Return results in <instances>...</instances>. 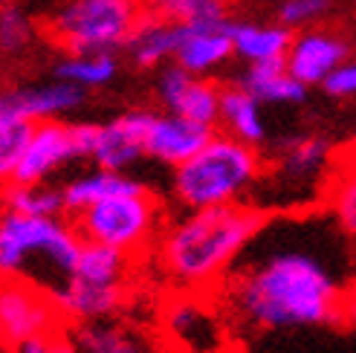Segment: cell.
Returning <instances> with one entry per match:
<instances>
[{"label": "cell", "instance_id": "obj_1", "mask_svg": "<svg viewBox=\"0 0 356 353\" xmlns=\"http://www.w3.org/2000/svg\"><path fill=\"white\" fill-rule=\"evenodd\" d=\"M229 304L255 330L318 327L339 315L342 290L316 255L284 249L238 272Z\"/></svg>", "mask_w": 356, "mask_h": 353}, {"label": "cell", "instance_id": "obj_2", "mask_svg": "<svg viewBox=\"0 0 356 353\" xmlns=\"http://www.w3.org/2000/svg\"><path fill=\"white\" fill-rule=\"evenodd\" d=\"M266 217L246 206L194 208L174 220L156 243V261L177 287L200 293L215 287L238 261Z\"/></svg>", "mask_w": 356, "mask_h": 353}, {"label": "cell", "instance_id": "obj_3", "mask_svg": "<svg viewBox=\"0 0 356 353\" xmlns=\"http://www.w3.org/2000/svg\"><path fill=\"white\" fill-rule=\"evenodd\" d=\"M261 176V156L255 145H246L229 133H211L209 142L174 168V200L183 208L232 206Z\"/></svg>", "mask_w": 356, "mask_h": 353}, {"label": "cell", "instance_id": "obj_4", "mask_svg": "<svg viewBox=\"0 0 356 353\" xmlns=\"http://www.w3.org/2000/svg\"><path fill=\"white\" fill-rule=\"evenodd\" d=\"M81 243L79 229L61 223L58 217L21 215L6 208V215L0 217V272L35 281V261H44L47 290L56 293L73 272Z\"/></svg>", "mask_w": 356, "mask_h": 353}, {"label": "cell", "instance_id": "obj_5", "mask_svg": "<svg viewBox=\"0 0 356 353\" xmlns=\"http://www.w3.org/2000/svg\"><path fill=\"white\" fill-rule=\"evenodd\" d=\"M136 0H67L47 21V35L67 52H113L139 21Z\"/></svg>", "mask_w": 356, "mask_h": 353}, {"label": "cell", "instance_id": "obj_6", "mask_svg": "<svg viewBox=\"0 0 356 353\" xmlns=\"http://www.w3.org/2000/svg\"><path fill=\"white\" fill-rule=\"evenodd\" d=\"M81 240H93L128 255L145 252L159 226V203L148 188L113 194L76 215Z\"/></svg>", "mask_w": 356, "mask_h": 353}, {"label": "cell", "instance_id": "obj_7", "mask_svg": "<svg viewBox=\"0 0 356 353\" xmlns=\"http://www.w3.org/2000/svg\"><path fill=\"white\" fill-rule=\"evenodd\" d=\"M67 315L52 290L24 275L0 272V345L17 347L35 336L61 330Z\"/></svg>", "mask_w": 356, "mask_h": 353}, {"label": "cell", "instance_id": "obj_8", "mask_svg": "<svg viewBox=\"0 0 356 353\" xmlns=\"http://www.w3.org/2000/svg\"><path fill=\"white\" fill-rule=\"evenodd\" d=\"M79 156H84V151L76 125H67L58 119L35 122L12 183H44L49 174H56L61 165L79 160Z\"/></svg>", "mask_w": 356, "mask_h": 353}, {"label": "cell", "instance_id": "obj_9", "mask_svg": "<svg viewBox=\"0 0 356 353\" xmlns=\"http://www.w3.org/2000/svg\"><path fill=\"white\" fill-rule=\"evenodd\" d=\"M348 56H350V44L342 32L325 26H305L293 35L284 64L301 84L310 87V84H322Z\"/></svg>", "mask_w": 356, "mask_h": 353}, {"label": "cell", "instance_id": "obj_10", "mask_svg": "<svg viewBox=\"0 0 356 353\" xmlns=\"http://www.w3.org/2000/svg\"><path fill=\"white\" fill-rule=\"evenodd\" d=\"M156 96L168 113H180L186 119L203 122V125H218L220 116V87L206 76H194L180 64L163 69L156 81Z\"/></svg>", "mask_w": 356, "mask_h": 353}, {"label": "cell", "instance_id": "obj_11", "mask_svg": "<svg viewBox=\"0 0 356 353\" xmlns=\"http://www.w3.org/2000/svg\"><path fill=\"white\" fill-rule=\"evenodd\" d=\"M165 336L186 353H218L223 347V333L218 315L194 293L180 295L163 313Z\"/></svg>", "mask_w": 356, "mask_h": 353}, {"label": "cell", "instance_id": "obj_12", "mask_svg": "<svg viewBox=\"0 0 356 353\" xmlns=\"http://www.w3.org/2000/svg\"><path fill=\"white\" fill-rule=\"evenodd\" d=\"M151 119V110H128L113 122L96 125L90 160L108 171H124L134 165L139 156H145V133Z\"/></svg>", "mask_w": 356, "mask_h": 353}, {"label": "cell", "instance_id": "obj_13", "mask_svg": "<svg viewBox=\"0 0 356 353\" xmlns=\"http://www.w3.org/2000/svg\"><path fill=\"white\" fill-rule=\"evenodd\" d=\"M211 133H215L211 125L186 119L180 113H168V110L154 113L148 133H145V154L156 163L177 168L186 160H191L211 139Z\"/></svg>", "mask_w": 356, "mask_h": 353}, {"label": "cell", "instance_id": "obj_14", "mask_svg": "<svg viewBox=\"0 0 356 353\" xmlns=\"http://www.w3.org/2000/svg\"><path fill=\"white\" fill-rule=\"evenodd\" d=\"M81 101H84L81 87L70 84L64 79H56L49 84L3 90V93H0V116L44 122V119H58L61 113L76 110Z\"/></svg>", "mask_w": 356, "mask_h": 353}, {"label": "cell", "instance_id": "obj_15", "mask_svg": "<svg viewBox=\"0 0 356 353\" xmlns=\"http://www.w3.org/2000/svg\"><path fill=\"white\" fill-rule=\"evenodd\" d=\"M183 35H186L183 24H174L168 17L154 15L145 9L139 15V21L131 32L128 44H124V49L131 52L136 67H159L165 61H174Z\"/></svg>", "mask_w": 356, "mask_h": 353}, {"label": "cell", "instance_id": "obj_16", "mask_svg": "<svg viewBox=\"0 0 356 353\" xmlns=\"http://www.w3.org/2000/svg\"><path fill=\"white\" fill-rule=\"evenodd\" d=\"M235 56L229 24L223 26H186V35L180 41V49L174 56V64L194 76H209L220 69L229 58Z\"/></svg>", "mask_w": 356, "mask_h": 353}, {"label": "cell", "instance_id": "obj_17", "mask_svg": "<svg viewBox=\"0 0 356 353\" xmlns=\"http://www.w3.org/2000/svg\"><path fill=\"white\" fill-rule=\"evenodd\" d=\"M56 298L64 310L67 319L73 322H99L116 313L124 302V284L122 287H104V284H90L67 275V281L56 290Z\"/></svg>", "mask_w": 356, "mask_h": 353}, {"label": "cell", "instance_id": "obj_18", "mask_svg": "<svg viewBox=\"0 0 356 353\" xmlns=\"http://www.w3.org/2000/svg\"><path fill=\"white\" fill-rule=\"evenodd\" d=\"M235 56L246 64L261 61H281L287 56V47L293 41V29L284 24H252V21H229Z\"/></svg>", "mask_w": 356, "mask_h": 353}, {"label": "cell", "instance_id": "obj_19", "mask_svg": "<svg viewBox=\"0 0 356 353\" xmlns=\"http://www.w3.org/2000/svg\"><path fill=\"white\" fill-rule=\"evenodd\" d=\"M238 84L246 87L261 104H298L307 96V84H301L290 73L284 58L281 61L249 64Z\"/></svg>", "mask_w": 356, "mask_h": 353}, {"label": "cell", "instance_id": "obj_20", "mask_svg": "<svg viewBox=\"0 0 356 353\" xmlns=\"http://www.w3.org/2000/svg\"><path fill=\"white\" fill-rule=\"evenodd\" d=\"M218 122L229 136L241 139L246 145H261L266 136L264 125V113H261V101L241 84L232 87H220V116Z\"/></svg>", "mask_w": 356, "mask_h": 353}, {"label": "cell", "instance_id": "obj_21", "mask_svg": "<svg viewBox=\"0 0 356 353\" xmlns=\"http://www.w3.org/2000/svg\"><path fill=\"white\" fill-rule=\"evenodd\" d=\"M131 263H134V255H128V252L113 249V246H104V243L84 240L79 261H76V267L70 275L81 278V281H90V284L122 287L124 281H128Z\"/></svg>", "mask_w": 356, "mask_h": 353}, {"label": "cell", "instance_id": "obj_22", "mask_svg": "<svg viewBox=\"0 0 356 353\" xmlns=\"http://www.w3.org/2000/svg\"><path fill=\"white\" fill-rule=\"evenodd\" d=\"M139 188H145V186L131 180V176H124L122 171L99 168V171L76 176L73 183H67V188H64V211L79 215V211L90 208L99 200H108V197H113V194H124V191H139Z\"/></svg>", "mask_w": 356, "mask_h": 353}, {"label": "cell", "instance_id": "obj_23", "mask_svg": "<svg viewBox=\"0 0 356 353\" xmlns=\"http://www.w3.org/2000/svg\"><path fill=\"white\" fill-rule=\"evenodd\" d=\"M76 353H148V345L134 330L111 322H81L73 336Z\"/></svg>", "mask_w": 356, "mask_h": 353}, {"label": "cell", "instance_id": "obj_24", "mask_svg": "<svg viewBox=\"0 0 356 353\" xmlns=\"http://www.w3.org/2000/svg\"><path fill=\"white\" fill-rule=\"evenodd\" d=\"M116 58L113 52H67V58L56 64V79H64L81 90L111 84L116 76Z\"/></svg>", "mask_w": 356, "mask_h": 353}, {"label": "cell", "instance_id": "obj_25", "mask_svg": "<svg viewBox=\"0 0 356 353\" xmlns=\"http://www.w3.org/2000/svg\"><path fill=\"white\" fill-rule=\"evenodd\" d=\"M333 148L322 136H293L281 148V171L293 180H307V176L325 171L330 165Z\"/></svg>", "mask_w": 356, "mask_h": 353}, {"label": "cell", "instance_id": "obj_26", "mask_svg": "<svg viewBox=\"0 0 356 353\" xmlns=\"http://www.w3.org/2000/svg\"><path fill=\"white\" fill-rule=\"evenodd\" d=\"M148 12L163 15L183 26H223L229 24L226 0H145Z\"/></svg>", "mask_w": 356, "mask_h": 353}, {"label": "cell", "instance_id": "obj_27", "mask_svg": "<svg viewBox=\"0 0 356 353\" xmlns=\"http://www.w3.org/2000/svg\"><path fill=\"white\" fill-rule=\"evenodd\" d=\"M327 208L345 235L356 238V160L342 156L327 183Z\"/></svg>", "mask_w": 356, "mask_h": 353}, {"label": "cell", "instance_id": "obj_28", "mask_svg": "<svg viewBox=\"0 0 356 353\" xmlns=\"http://www.w3.org/2000/svg\"><path fill=\"white\" fill-rule=\"evenodd\" d=\"M3 200L9 211H21V215L58 217L64 211V191L44 183H6Z\"/></svg>", "mask_w": 356, "mask_h": 353}, {"label": "cell", "instance_id": "obj_29", "mask_svg": "<svg viewBox=\"0 0 356 353\" xmlns=\"http://www.w3.org/2000/svg\"><path fill=\"white\" fill-rule=\"evenodd\" d=\"M35 122L0 116V183H12Z\"/></svg>", "mask_w": 356, "mask_h": 353}, {"label": "cell", "instance_id": "obj_30", "mask_svg": "<svg viewBox=\"0 0 356 353\" xmlns=\"http://www.w3.org/2000/svg\"><path fill=\"white\" fill-rule=\"evenodd\" d=\"M29 41H32L29 17L17 6H3V9H0V52L15 56V52L26 49Z\"/></svg>", "mask_w": 356, "mask_h": 353}, {"label": "cell", "instance_id": "obj_31", "mask_svg": "<svg viewBox=\"0 0 356 353\" xmlns=\"http://www.w3.org/2000/svg\"><path fill=\"white\" fill-rule=\"evenodd\" d=\"M330 12V0H284L278 9V24L287 29H305L313 26L318 17H325Z\"/></svg>", "mask_w": 356, "mask_h": 353}, {"label": "cell", "instance_id": "obj_32", "mask_svg": "<svg viewBox=\"0 0 356 353\" xmlns=\"http://www.w3.org/2000/svg\"><path fill=\"white\" fill-rule=\"evenodd\" d=\"M325 93L333 99H356V61L345 58L333 73L322 81Z\"/></svg>", "mask_w": 356, "mask_h": 353}, {"label": "cell", "instance_id": "obj_33", "mask_svg": "<svg viewBox=\"0 0 356 353\" xmlns=\"http://www.w3.org/2000/svg\"><path fill=\"white\" fill-rule=\"evenodd\" d=\"M15 353H76V345L61 330H52V333H44V336H35L24 345H17Z\"/></svg>", "mask_w": 356, "mask_h": 353}, {"label": "cell", "instance_id": "obj_34", "mask_svg": "<svg viewBox=\"0 0 356 353\" xmlns=\"http://www.w3.org/2000/svg\"><path fill=\"white\" fill-rule=\"evenodd\" d=\"M348 156H353V160H356V133H353V139H350V148H348Z\"/></svg>", "mask_w": 356, "mask_h": 353}, {"label": "cell", "instance_id": "obj_35", "mask_svg": "<svg viewBox=\"0 0 356 353\" xmlns=\"http://www.w3.org/2000/svg\"><path fill=\"white\" fill-rule=\"evenodd\" d=\"M226 3H235V0H226Z\"/></svg>", "mask_w": 356, "mask_h": 353}]
</instances>
